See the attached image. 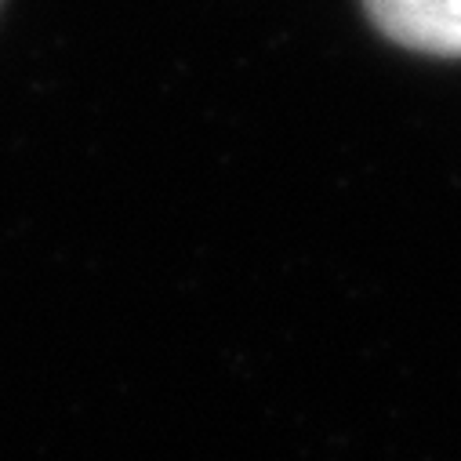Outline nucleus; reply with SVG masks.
I'll use <instances>...</instances> for the list:
<instances>
[{"mask_svg": "<svg viewBox=\"0 0 461 461\" xmlns=\"http://www.w3.org/2000/svg\"><path fill=\"white\" fill-rule=\"evenodd\" d=\"M371 23L403 48L461 55V0H364Z\"/></svg>", "mask_w": 461, "mask_h": 461, "instance_id": "f257e3e1", "label": "nucleus"}]
</instances>
